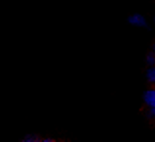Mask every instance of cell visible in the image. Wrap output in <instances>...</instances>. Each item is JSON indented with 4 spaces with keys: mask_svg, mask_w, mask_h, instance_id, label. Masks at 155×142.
Masks as SVG:
<instances>
[{
    "mask_svg": "<svg viewBox=\"0 0 155 142\" xmlns=\"http://www.w3.org/2000/svg\"><path fill=\"white\" fill-rule=\"evenodd\" d=\"M129 23L137 26V28H145L147 26V22L145 20V18L140 14H134L129 17Z\"/></svg>",
    "mask_w": 155,
    "mask_h": 142,
    "instance_id": "cell-1",
    "label": "cell"
},
{
    "mask_svg": "<svg viewBox=\"0 0 155 142\" xmlns=\"http://www.w3.org/2000/svg\"><path fill=\"white\" fill-rule=\"evenodd\" d=\"M143 100L145 105L149 109L155 108V88H151V89H148L144 92Z\"/></svg>",
    "mask_w": 155,
    "mask_h": 142,
    "instance_id": "cell-2",
    "label": "cell"
},
{
    "mask_svg": "<svg viewBox=\"0 0 155 142\" xmlns=\"http://www.w3.org/2000/svg\"><path fill=\"white\" fill-rule=\"evenodd\" d=\"M147 81L155 85V66H151L147 72Z\"/></svg>",
    "mask_w": 155,
    "mask_h": 142,
    "instance_id": "cell-3",
    "label": "cell"
},
{
    "mask_svg": "<svg viewBox=\"0 0 155 142\" xmlns=\"http://www.w3.org/2000/svg\"><path fill=\"white\" fill-rule=\"evenodd\" d=\"M147 63L151 67V66H155V52L150 53L147 56Z\"/></svg>",
    "mask_w": 155,
    "mask_h": 142,
    "instance_id": "cell-4",
    "label": "cell"
},
{
    "mask_svg": "<svg viewBox=\"0 0 155 142\" xmlns=\"http://www.w3.org/2000/svg\"><path fill=\"white\" fill-rule=\"evenodd\" d=\"M149 116L152 118H155V108L149 109Z\"/></svg>",
    "mask_w": 155,
    "mask_h": 142,
    "instance_id": "cell-5",
    "label": "cell"
},
{
    "mask_svg": "<svg viewBox=\"0 0 155 142\" xmlns=\"http://www.w3.org/2000/svg\"><path fill=\"white\" fill-rule=\"evenodd\" d=\"M154 22H155V18H154Z\"/></svg>",
    "mask_w": 155,
    "mask_h": 142,
    "instance_id": "cell-6",
    "label": "cell"
}]
</instances>
